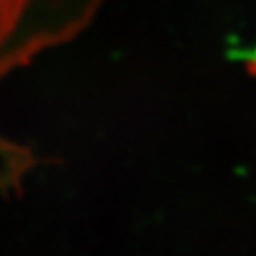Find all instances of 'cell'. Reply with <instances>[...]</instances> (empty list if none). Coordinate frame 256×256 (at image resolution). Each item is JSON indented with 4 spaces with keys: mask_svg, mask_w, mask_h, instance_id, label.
Returning <instances> with one entry per match:
<instances>
[{
    "mask_svg": "<svg viewBox=\"0 0 256 256\" xmlns=\"http://www.w3.org/2000/svg\"><path fill=\"white\" fill-rule=\"evenodd\" d=\"M82 0H0V82L38 52L62 40L78 20ZM2 148L6 144L0 142ZM2 164H6L0 158ZM6 184L0 172V187Z\"/></svg>",
    "mask_w": 256,
    "mask_h": 256,
    "instance_id": "1",
    "label": "cell"
}]
</instances>
